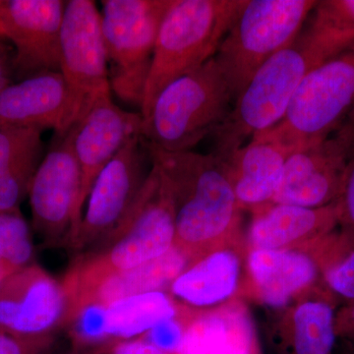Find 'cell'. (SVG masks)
<instances>
[{"label": "cell", "mask_w": 354, "mask_h": 354, "mask_svg": "<svg viewBox=\"0 0 354 354\" xmlns=\"http://www.w3.org/2000/svg\"><path fill=\"white\" fill-rule=\"evenodd\" d=\"M64 354H97L93 348H72L68 353Z\"/></svg>", "instance_id": "obj_33"}, {"label": "cell", "mask_w": 354, "mask_h": 354, "mask_svg": "<svg viewBox=\"0 0 354 354\" xmlns=\"http://www.w3.org/2000/svg\"><path fill=\"white\" fill-rule=\"evenodd\" d=\"M189 263V257L174 247L158 259L102 277L67 297L69 307L66 325L86 307L169 288Z\"/></svg>", "instance_id": "obj_19"}, {"label": "cell", "mask_w": 354, "mask_h": 354, "mask_svg": "<svg viewBox=\"0 0 354 354\" xmlns=\"http://www.w3.org/2000/svg\"><path fill=\"white\" fill-rule=\"evenodd\" d=\"M171 0H104L102 27L109 84L127 104L141 106L160 23Z\"/></svg>", "instance_id": "obj_7"}, {"label": "cell", "mask_w": 354, "mask_h": 354, "mask_svg": "<svg viewBox=\"0 0 354 354\" xmlns=\"http://www.w3.org/2000/svg\"><path fill=\"white\" fill-rule=\"evenodd\" d=\"M142 136L128 142L93 184L87 208L68 247L80 255L108 241L132 211L152 165Z\"/></svg>", "instance_id": "obj_9"}, {"label": "cell", "mask_w": 354, "mask_h": 354, "mask_svg": "<svg viewBox=\"0 0 354 354\" xmlns=\"http://www.w3.org/2000/svg\"><path fill=\"white\" fill-rule=\"evenodd\" d=\"M31 227L20 209L0 212V281L35 264Z\"/></svg>", "instance_id": "obj_25"}, {"label": "cell", "mask_w": 354, "mask_h": 354, "mask_svg": "<svg viewBox=\"0 0 354 354\" xmlns=\"http://www.w3.org/2000/svg\"><path fill=\"white\" fill-rule=\"evenodd\" d=\"M324 277L335 295L354 301V237L328 234Z\"/></svg>", "instance_id": "obj_26"}, {"label": "cell", "mask_w": 354, "mask_h": 354, "mask_svg": "<svg viewBox=\"0 0 354 354\" xmlns=\"http://www.w3.org/2000/svg\"><path fill=\"white\" fill-rule=\"evenodd\" d=\"M68 307L62 281L37 263L0 281V332L6 334L55 337L64 330Z\"/></svg>", "instance_id": "obj_13"}, {"label": "cell", "mask_w": 354, "mask_h": 354, "mask_svg": "<svg viewBox=\"0 0 354 354\" xmlns=\"http://www.w3.org/2000/svg\"><path fill=\"white\" fill-rule=\"evenodd\" d=\"M78 111L60 72H46L0 91V127L65 132Z\"/></svg>", "instance_id": "obj_17"}, {"label": "cell", "mask_w": 354, "mask_h": 354, "mask_svg": "<svg viewBox=\"0 0 354 354\" xmlns=\"http://www.w3.org/2000/svg\"><path fill=\"white\" fill-rule=\"evenodd\" d=\"M176 213L171 187L162 172L152 169L132 211L101 245L77 255L64 283L67 297L113 272L158 259L174 247Z\"/></svg>", "instance_id": "obj_3"}, {"label": "cell", "mask_w": 354, "mask_h": 354, "mask_svg": "<svg viewBox=\"0 0 354 354\" xmlns=\"http://www.w3.org/2000/svg\"><path fill=\"white\" fill-rule=\"evenodd\" d=\"M144 142L171 187L174 247L190 262L218 248L239 227L241 211L221 158L213 152H167Z\"/></svg>", "instance_id": "obj_1"}, {"label": "cell", "mask_w": 354, "mask_h": 354, "mask_svg": "<svg viewBox=\"0 0 354 354\" xmlns=\"http://www.w3.org/2000/svg\"><path fill=\"white\" fill-rule=\"evenodd\" d=\"M43 132L0 127V212L17 211L44 157Z\"/></svg>", "instance_id": "obj_23"}, {"label": "cell", "mask_w": 354, "mask_h": 354, "mask_svg": "<svg viewBox=\"0 0 354 354\" xmlns=\"http://www.w3.org/2000/svg\"><path fill=\"white\" fill-rule=\"evenodd\" d=\"M239 274V255L230 249L216 248L191 261L172 281L169 293L185 306H215L234 295Z\"/></svg>", "instance_id": "obj_21"}, {"label": "cell", "mask_w": 354, "mask_h": 354, "mask_svg": "<svg viewBox=\"0 0 354 354\" xmlns=\"http://www.w3.org/2000/svg\"><path fill=\"white\" fill-rule=\"evenodd\" d=\"M15 51L11 44L0 39V91L16 82Z\"/></svg>", "instance_id": "obj_30"}, {"label": "cell", "mask_w": 354, "mask_h": 354, "mask_svg": "<svg viewBox=\"0 0 354 354\" xmlns=\"http://www.w3.org/2000/svg\"><path fill=\"white\" fill-rule=\"evenodd\" d=\"M57 337L24 339L0 332V354H53Z\"/></svg>", "instance_id": "obj_28"}, {"label": "cell", "mask_w": 354, "mask_h": 354, "mask_svg": "<svg viewBox=\"0 0 354 354\" xmlns=\"http://www.w3.org/2000/svg\"><path fill=\"white\" fill-rule=\"evenodd\" d=\"M234 101L215 57L167 85L143 120L141 135L167 152H188L213 136Z\"/></svg>", "instance_id": "obj_5"}, {"label": "cell", "mask_w": 354, "mask_h": 354, "mask_svg": "<svg viewBox=\"0 0 354 354\" xmlns=\"http://www.w3.org/2000/svg\"><path fill=\"white\" fill-rule=\"evenodd\" d=\"M337 209V223L342 232L354 237V158L349 164L341 194L335 201Z\"/></svg>", "instance_id": "obj_29"}, {"label": "cell", "mask_w": 354, "mask_h": 354, "mask_svg": "<svg viewBox=\"0 0 354 354\" xmlns=\"http://www.w3.org/2000/svg\"><path fill=\"white\" fill-rule=\"evenodd\" d=\"M292 152L290 147L258 133L234 152L220 157L241 209L255 213L272 204Z\"/></svg>", "instance_id": "obj_18"}, {"label": "cell", "mask_w": 354, "mask_h": 354, "mask_svg": "<svg viewBox=\"0 0 354 354\" xmlns=\"http://www.w3.org/2000/svg\"><path fill=\"white\" fill-rule=\"evenodd\" d=\"M248 270L261 299L270 306L281 307L315 281L318 264L292 249L250 250Z\"/></svg>", "instance_id": "obj_22"}, {"label": "cell", "mask_w": 354, "mask_h": 354, "mask_svg": "<svg viewBox=\"0 0 354 354\" xmlns=\"http://www.w3.org/2000/svg\"><path fill=\"white\" fill-rule=\"evenodd\" d=\"M254 214L247 235L250 250L290 249L299 242L319 241L339 225L335 202L321 208L272 204Z\"/></svg>", "instance_id": "obj_20"}, {"label": "cell", "mask_w": 354, "mask_h": 354, "mask_svg": "<svg viewBox=\"0 0 354 354\" xmlns=\"http://www.w3.org/2000/svg\"><path fill=\"white\" fill-rule=\"evenodd\" d=\"M167 291H152L111 304L92 305L76 314L65 327L74 348H91L139 339L160 323L186 309Z\"/></svg>", "instance_id": "obj_14"}, {"label": "cell", "mask_w": 354, "mask_h": 354, "mask_svg": "<svg viewBox=\"0 0 354 354\" xmlns=\"http://www.w3.org/2000/svg\"><path fill=\"white\" fill-rule=\"evenodd\" d=\"M339 44L307 28L288 48L255 72L236 97L227 118L213 135L216 153L225 157L267 131L285 118L291 100L305 76L344 53Z\"/></svg>", "instance_id": "obj_2"}, {"label": "cell", "mask_w": 354, "mask_h": 354, "mask_svg": "<svg viewBox=\"0 0 354 354\" xmlns=\"http://www.w3.org/2000/svg\"><path fill=\"white\" fill-rule=\"evenodd\" d=\"M244 0H171L160 23L140 113L160 93L215 57Z\"/></svg>", "instance_id": "obj_4"}, {"label": "cell", "mask_w": 354, "mask_h": 354, "mask_svg": "<svg viewBox=\"0 0 354 354\" xmlns=\"http://www.w3.org/2000/svg\"><path fill=\"white\" fill-rule=\"evenodd\" d=\"M344 123H346V124L351 128V131L354 133V106L353 108L351 109V111H349Z\"/></svg>", "instance_id": "obj_32"}, {"label": "cell", "mask_w": 354, "mask_h": 354, "mask_svg": "<svg viewBox=\"0 0 354 354\" xmlns=\"http://www.w3.org/2000/svg\"><path fill=\"white\" fill-rule=\"evenodd\" d=\"M354 106V46L305 76L285 118L264 133L293 151L330 136Z\"/></svg>", "instance_id": "obj_8"}, {"label": "cell", "mask_w": 354, "mask_h": 354, "mask_svg": "<svg viewBox=\"0 0 354 354\" xmlns=\"http://www.w3.org/2000/svg\"><path fill=\"white\" fill-rule=\"evenodd\" d=\"M66 1L0 0V25L15 51V79L60 72V32Z\"/></svg>", "instance_id": "obj_15"}, {"label": "cell", "mask_w": 354, "mask_h": 354, "mask_svg": "<svg viewBox=\"0 0 354 354\" xmlns=\"http://www.w3.org/2000/svg\"><path fill=\"white\" fill-rule=\"evenodd\" d=\"M81 171L73 149L72 128L55 133L31 186L32 227L46 247H68L81 218L78 203Z\"/></svg>", "instance_id": "obj_10"}, {"label": "cell", "mask_w": 354, "mask_h": 354, "mask_svg": "<svg viewBox=\"0 0 354 354\" xmlns=\"http://www.w3.org/2000/svg\"><path fill=\"white\" fill-rule=\"evenodd\" d=\"M142 124L141 113L120 108L111 93H106L97 97L72 125L74 153L81 171V220L95 179L130 140L142 136Z\"/></svg>", "instance_id": "obj_16"}, {"label": "cell", "mask_w": 354, "mask_h": 354, "mask_svg": "<svg viewBox=\"0 0 354 354\" xmlns=\"http://www.w3.org/2000/svg\"><path fill=\"white\" fill-rule=\"evenodd\" d=\"M337 330L333 307L306 300L293 311L290 332L272 346V354H332Z\"/></svg>", "instance_id": "obj_24"}, {"label": "cell", "mask_w": 354, "mask_h": 354, "mask_svg": "<svg viewBox=\"0 0 354 354\" xmlns=\"http://www.w3.org/2000/svg\"><path fill=\"white\" fill-rule=\"evenodd\" d=\"M311 14L310 28L348 48L354 46V0L317 1Z\"/></svg>", "instance_id": "obj_27"}, {"label": "cell", "mask_w": 354, "mask_h": 354, "mask_svg": "<svg viewBox=\"0 0 354 354\" xmlns=\"http://www.w3.org/2000/svg\"><path fill=\"white\" fill-rule=\"evenodd\" d=\"M335 330L337 337L342 335L354 342V301L335 318Z\"/></svg>", "instance_id": "obj_31"}, {"label": "cell", "mask_w": 354, "mask_h": 354, "mask_svg": "<svg viewBox=\"0 0 354 354\" xmlns=\"http://www.w3.org/2000/svg\"><path fill=\"white\" fill-rule=\"evenodd\" d=\"M0 39H6L3 37V32H2L1 25H0Z\"/></svg>", "instance_id": "obj_34"}, {"label": "cell", "mask_w": 354, "mask_h": 354, "mask_svg": "<svg viewBox=\"0 0 354 354\" xmlns=\"http://www.w3.org/2000/svg\"><path fill=\"white\" fill-rule=\"evenodd\" d=\"M316 4L314 0H244L215 55L234 101L263 64L297 39Z\"/></svg>", "instance_id": "obj_6"}, {"label": "cell", "mask_w": 354, "mask_h": 354, "mask_svg": "<svg viewBox=\"0 0 354 354\" xmlns=\"http://www.w3.org/2000/svg\"><path fill=\"white\" fill-rule=\"evenodd\" d=\"M60 73L78 120L100 95L111 93L102 13L91 0L66 1L60 32Z\"/></svg>", "instance_id": "obj_11"}, {"label": "cell", "mask_w": 354, "mask_h": 354, "mask_svg": "<svg viewBox=\"0 0 354 354\" xmlns=\"http://www.w3.org/2000/svg\"><path fill=\"white\" fill-rule=\"evenodd\" d=\"M353 158L354 133L342 122L328 138L288 156L272 204L305 208L333 204L341 194Z\"/></svg>", "instance_id": "obj_12"}]
</instances>
